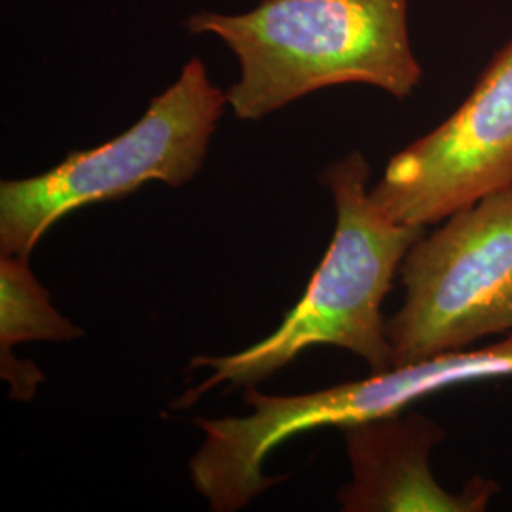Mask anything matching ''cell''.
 Masks as SVG:
<instances>
[{
	"label": "cell",
	"mask_w": 512,
	"mask_h": 512,
	"mask_svg": "<svg viewBox=\"0 0 512 512\" xmlns=\"http://www.w3.org/2000/svg\"><path fill=\"white\" fill-rule=\"evenodd\" d=\"M406 298L387 321L393 368L512 330V186L421 236L401 264Z\"/></svg>",
	"instance_id": "cell-5"
},
{
	"label": "cell",
	"mask_w": 512,
	"mask_h": 512,
	"mask_svg": "<svg viewBox=\"0 0 512 512\" xmlns=\"http://www.w3.org/2000/svg\"><path fill=\"white\" fill-rule=\"evenodd\" d=\"M512 186V38L446 122L401 150L370 198L395 222L429 226Z\"/></svg>",
	"instance_id": "cell-6"
},
{
	"label": "cell",
	"mask_w": 512,
	"mask_h": 512,
	"mask_svg": "<svg viewBox=\"0 0 512 512\" xmlns=\"http://www.w3.org/2000/svg\"><path fill=\"white\" fill-rule=\"evenodd\" d=\"M368 177L361 152H351L323 173L334 196L336 230L306 293L279 329L255 346L234 355L194 357L190 366H207L211 376L173 408L192 406L215 385H256L313 346L348 349L363 357L374 374L393 368L382 302L423 228L389 219L372 202Z\"/></svg>",
	"instance_id": "cell-2"
},
{
	"label": "cell",
	"mask_w": 512,
	"mask_h": 512,
	"mask_svg": "<svg viewBox=\"0 0 512 512\" xmlns=\"http://www.w3.org/2000/svg\"><path fill=\"white\" fill-rule=\"evenodd\" d=\"M186 27L217 35L238 55L241 78L226 95L239 120L338 84L404 99L423 76L408 38V0H262L241 16L196 14Z\"/></svg>",
	"instance_id": "cell-1"
},
{
	"label": "cell",
	"mask_w": 512,
	"mask_h": 512,
	"mask_svg": "<svg viewBox=\"0 0 512 512\" xmlns=\"http://www.w3.org/2000/svg\"><path fill=\"white\" fill-rule=\"evenodd\" d=\"M512 376L511 334L486 348L450 351L414 365L395 366L368 380L334 385L308 395L274 397L245 387V404L253 414L203 420L205 440L198 463L207 480L232 499H253L275 478L262 471L281 442L319 427L346 429L363 421L403 414L408 404L452 385Z\"/></svg>",
	"instance_id": "cell-4"
},
{
	"label": "cell",
	"mask_w": 512,
	"mask_h": 512,
	"mask_svg": "<svg viewBox=\"0 0 512 512\" xmlns=\"http://www.w3.org/2000/svg\"><path fill=\"white\" fill-rule=\"evenodd\" d=\"M82 330L55 310L50 293L38 283L27 256L2 255L0 260V357L16 344L65 342Z\"/></svg>",
	"instance_id": "cell-8"
},
{
	"label": "cell",
	"mask_w": 512,
	"mask_h": 512,
	"mask_svg": "<svg viewBox=\"0 0 512 512\" xmlns=\"http://www.w3.org/2000/svg\"><path fill=\"white\" fill-rule=\"evenodd\" d=\"M228 103L194 57L128 131L92 150L71 152L37 177L0 184V253L27 256L57 220L80 207L129 196L148 181L171 188L202 169Z\"/></svg>",
	"instance_id": "cell-3"
},
{
	"label": "cell",
	"mask_w": 512,
	"mask_h": 512,
	"mask_svg": "<svg viewBox=\"0 0 512 512\" xmlns=\"http://www.w3.org/2000/svg\"><path fill=\"white\" fill-rule=\"evenodd\" d=\"M353 482L340 492L349 512L484 511L497 486L473 478L459 494L446 492L429 469L431 448L444 439L423 416H387L344 429Z\"/></svg>",
	"instance_id": "cell-7"
}]
</instances>
